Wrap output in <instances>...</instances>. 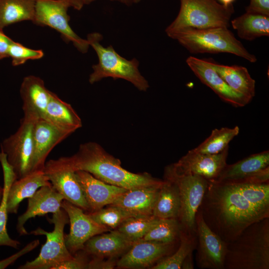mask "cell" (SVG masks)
I'll list each match as a JSON object with an SVG mask.
<instances>
[{"label":"cell","mask_w":269,"mask_h":269,"mask_svg":"<svg viewBox=\"0 0 269 269\" xmlns=\"http://www.w3.org/2000/svg\"><path fill=\"white\" fill-rule=\"evenodd\" d=\"M199 209L209 228L227 244L251 224L269 218V209L253 205L234 184L209 181Z\"/></svg>","instance_id":"obj_1"},{"label":"cell","mask_w":269,"mask_h":269,"mask_svg":"<svg viewBox=\"0 0 269 269\" xmlns=\"http://www.w3.org/2000/svg\"><path fill=\"white\" fill-rule=\"evenodd\" d=\"M60 158L74 171H86L106 183L127 189L159 185L163 183L148 173L137 174L126 170L119 159L95 142L81 144L75 154Z\"/></svg>","instance_id":"obj_2"},{"label":"cell","mask_w":269,"mask_h":269,"mask_svg":"<svg viewBox=\"0 0 269 269\" xmlns=\"http://www.w3.org/2000/svg\"><path fill=\"white\" fill-rule=\"evenodd\" d=\"M269 269V218L254 223L227 244L224 269Z\"/></svg>","instance_id":"obj_3"},{"label":"cell","mask_w":269,"mask_h":269,"mask_svg":"<svg viewBox=\"0 0 269 269\" xmlns=\"http://www.w3.org/2000/svg\"><path fill=\"white\" fill-rule=\"evenodd\" d=\"M102 39V35L98 32L87 35L89 45L95 50L98 58V63L92 66L89 83L92 84L108 77L122 79L131 83L138 90L146 91L149 84L139 70V61L136 58L128 60L122 57L112 45L104 46L101 43Z\"/></svg>","instance_id":"obj_4"},{"label":"cell","mask_w":269,"mask_h":269,"mask_svg":"<svg viewBox=\"0 0 269 269\" xmlns=\"http://www.w3.org/2000/svg\"><path fill=\"white\" fill-rule=\"evenodd\" d=\"M169 37L192 54L228 53L251 63L257 61L256 56L250 53L227 27L187 28Z\"/></svg>","instance_id":"obj_5"},{"label":"cell","mask_w":269,"mask_h":269,"mask_svg":"<svg viewBox=\"0 0 269 269\" xmlns=\"http://www.w3.org/2000/svg\"><path fill=\"white\" fill-rule=\"evenodd\" d=\"M175 19L166 28L168 36L187 28L227 27L234 12L233 5L226 6L215 0H180Z\"/></svg>","instance_id":"obj_6"},{"label":"cell","mask_w":269,"mask_h":269,"mask_svg":"<svg viewBox=\"0 0 269 269\" xmlns=\"http://www.w3.org/2000/svg\"><path fill=\"white\" fill-rule=\"evenodd\" d=\"M164 179L172 182L178 188L180 210L177 220L182 231L188 234L196 235L195 215L209 180L197 175L177 173L171 164L165 168Z\"/></svg>","instance_id":"obj_7"},{"label":"cell","mask_w":269,"mask_h":269,"mask_svg":"<svg viewBox=\"0 0 269 269\" xmlns=\"http://www.w3.org/2000/svg\"><path fill=\"white\" fill-rule=\"evenodd\" d=\"M49 223L54 225L52 232H47L40 227L30 232L35 236L44 235L46 237L45 244L42 246L39 255L31 261H27L20 266L19 269H54L60 263L72 260V255L67 248L65 242L64 227L69 223L66 211L61 208L52 213V217L48 218Z\"/></svg>","instance_id":"obj_8"},{"label":"cell","mask_w":269,"mask_h":269,"mask_svg":"<svg viewBox=\"0 0 269 269\" xmlns=\"http://www.w3.org/2000/svg\"><path fill=\"white\" fill-rule=\"evenodd\" d=\"M70 5L67 0H36L33 22L47 26L59 32L67 41L71 42L82 53L90 46L87 39L79 36L71 28L68 9Z\"/></svg>","instance_id":"obj_9"},{"label":"cell","mask_w":269,"mask_h":269,"mask_svg":"<svg viewBox=\"0 0 269 269\" xmlns=\"http://www.w3.org/2000/svg\"><path fill=\"white\" fill-rule=\"evenodd\" d=\"M34 122L23 118L16 132L4 139L1 144V150L5 154L16 179L31 172Z\"/></svg>","instance_id":"obj_10"},{"label":"cell","mask_w":269,"mask_h":269,"mask_svg":"<svg viewBox=\"0 0 269 269\" xmlns=\"http://www.w3.org/2000/svg\"><path fill=\"white\" fill-rule=\"evenodd\" d=\"M212 181L228 184L269 182V151L252 154L232 164H227Z\"/></svg>","instance_id":"obj_11"},{"label":"cell","mask_w":269,"mask_h":269,"mask_svg":"<svg viewBox=\"0 0 269 269\" xmlns=\"http://www.w3.org/2000/svg\"><path fill=\"white\" fill-rule=\"evenodd\" d=\"M196 263L201 269H224L227 243L205 223L199 208L195 215Z\"/></svg>","instance_id":"obj_12"},{"label":"cell","mask_w":269,"mask_h":269,"mask_svg":"<svg viewBox=\"0 0 269 269\" xmlns=\"http://www.w3.org/2000/svg\"><path fill=\"white\" fill-rule=\"evenodd\" d=\"M61 208L69 220V233L64 238L66 246L73 255L83 250L85 243L92 237L110 231V228L98 223L83 209L66 200H63Z\"/></svg>","instance_id":"obj_13"},{"label":"cell","mask_w":269,"mask_h":269,"mask_svg":"<svg viewBox=\"0 0 269 269\" xmlns=\"http://www.w3.org/2000/svg\"><path fill=\"white\" fill-rule=\"evenodd\" d=\"M52 187L66 200L84 211L89 207L75 171L68 167L60 158L45 162L43 170Z\"/></svg>","instance_id":"obj_14"},{"label":"cell","mask_w":269,"mask_h":269,"mask_svg":"<svg viewBox=\"0 0 269 269\" xmlns=\"http://www.w3.org/2000/svg\"><path fill=\"white\" fill-rule=\"evenodd\" d=\"M228 148L214 154L198 152L193 149L171 165L177 173L194 174L209 181L215 180L227 164Z\"/></svg>","instance_id":"obj_15"},{"label":"cell","mask_w":269,"mask_h":269,"mask_svg":"<svg viewBox=\"0 0 269 269\" xmlns=\"http://www.w3.org/2000/svg\"><path fill=\"white\" fill-rule=\"evenodd\" d=\"M186 62L201 82L225 102L235 107H244L251 101L252 99L232 89L216 72L210 61L191 56Z\"/></svg>","instance_id":"obj_16"},{"label":"cell","mask_w":269,"mask_h":269,"mask_svg":"<svg viewBox=\"0 0 269 269\" xmlns=\"http://www.w3.org/2000/svg\"><path fill=\"white\" fill-rule=\"evenodd\" d=\"M70 134L41 118L33 123L31 172L43 170L46 159L52 149Z\"/></svg>","instance_id":"obj_17"},{"label":"cell","mask_w":269,"mask_h":269,"mask_svg":"<svg viewBox=\"0 0 269 269\" xmlns=\"http://www.w3.org/2000/svg\"><path fill=\"white\" fill-rule=\"evenodd\" d=\"M175 242L164 243L138 241L116 263L118 268L142 269L152 266L162 258L172 254Z\"/></svg>","instance_id":"obj_18"},{"label":"cell","mask_w":269,"mask_h":269,"mask_svg":"<svg viewBox=\"0 0 269 269\" xmlns=\"http://www.w3.org/2000/svg\"><path fill=\"white\" fill-rule=\"evenodd\" d=\"M89 207L93 212L112 204L121 194L128 189L106 183L82 171H75Z\"/></svg>","instance_id":"obj_19"},{"label":"cell","mask_w":269,"mask_h":269,"mask_svg":"<svg viewBox=\"0 0 269 269\" xmlns=\"http://www.w3.org/2000/svg\"><path fill=\"white\" fill-rule=\"evenodd\" d=\"M27 199L26 211L17 218L16 228L19 236L29 234L24 227L27 220L36 216L57 212L61 208L62 201L64 200L63 196L51 185L41 187Z\"/></svg>","instance_id":"obj_20"},{"label":"cell","mask_w":269,"mask_h":269,"mask_svg":"<svg viewBox=\"0 0 269 269\" xmlns=\"http://www.w3.org/2000/svg\"><path fill=\"white\" fill-rule=\"evenodd\" d=\"M20 93L23 102V118L32 121L43 118L51 93L46 88L43 80L33 75L24 77Z\"/></svg>","instance_id":"obj_21"},{"label":"cell","mask_w":269,"mask_h":269,"mask_svg":"<svg viewBox=\"0 0 269 269\" xmlns=\"http://www.w3.org/2000/svg\"><path fill=\"white\" fill-rule=\"evenodd\" d=\"M161 185L128 189L111 205L122 208L135 217L152 216L153 207Z\"/></svg>","instance_id":"obj_22"},{"label":"cell","mask_w":269,"mask_h":269,"mask_svg":"<svg viewBox=\"0 0 269 269\" xmlns=\"http://www.w3.org/2000/svg\"><path fill=\"white\" fill-rule=\"evenodd\" d=\"M133 243L115 230L92 237L85 243L83 250L93 257L112 258L130 249Z\"/></svg>","instance_id":"obj_23"},{"label":"cell","mask_w":269,"mask_h":269,"mask_svg":"<svg viewBox=\"0 0 269 269\" xmlns=\"http://www.w3.org/2000/svg\"><path fill=\"white\" fill-rule=\"evenodd\" d=\"M43 170L31 172L11 184L8 191L6 209L8 213L16 214L20 202L31 197L41 187L50 185Z\"/></svg>","instance_id":"obj_24"},{"label":"cell","mask_w":269,"mask_h":269,"mask_svg":"<svg viewBox=\"0 0 269 269\" xmlns=\"http://www.w3.org/2000/svg\"><path fill=\"white\" fill-rule=\"evenodd\" d=\"M43 118L70 134L82 126L81 118L71 105L52 92Z\"/></svg>","instance_id":"obj_25"},{"label":"cell","mask_w":269,"mask_h":269,"mask_svg":"<svg viewBox=\"0 0 269 269\" xmlns=\"http://www.w3.org/2000/svg\"><path fill=\"white\" fill-rule=\"evenodd\" d=\"M218 75L234 91L251 99L255 95V80L246 68L241 66H228L210 61Z\"/></svg>","instance_id":"obj_26"},{"label":"cell","mask_w":269,"mask_h":269,"mask_svg":"<svg viewBox=\"0 0 269 269\" xmlns=\"http://www.w3.org/2000/svg\"><path fill=\"white\" fill-rule=\"evenodd\" d=\"M180 200L178 188L172 182L164 179L159 187L152 210L158 219H178Z\"/></svg>","instance_id":"obj_27"},{"label":"cell","mask_w":269,"mask_h":269,"mask_svg":"<svg viewBox=\"0 0 269 269\" xmlns=\"http://www.w3.org/2000/svg\"><path fill=\"white\" fill-rule=\"evenodd\" d=\"M233 28L238 36L252 41L261 36L269 35V16L263 14L246 12L231 20Z\"/></svg>","instance_id":"obj_28"},{"label":"cell","mask_w":269,"mask_h":269,"mask_svg":"<svg viewBox=\"0 0 269 269\" xmlns=\"http://www.w3.org/2000/svg\"><path fill=\"white\" fill-rule=\"evenodd\" d=\"M36 0H0V30L25 20L33 21Z\"/></svg>","instance_id":"obj_29"},{"label":"cell","mask_w":269,"mask_h":269,"mask_svg":"<svg viewBox=\"0 0 269 269\" xmlns=\"http://www.w3.org/2000/svg\"><path fill=\"white\" fill-rule=\"evenodd\" d=\"M0 162L3 174V194L0 204V247L7 246L18 249L20 243L12 239L8 234L6 224L7 214L6 199L9 188L12 182L16 179V175L11 165L8 163L5 154L0 152Z\"/></svg>","instance_id":"obj_30"},{"label":"cell","mask_w":269,"mask_h":269,"mask_svg":"<svg viewBox=\"0 0 269 269\" xmlns=\"http://www.w3.org/2000/svg\"><path fill=\"white\" fill-rule=\"evenodd\" d=\"M197 245L196 235H190L181 230L179 245L176 251L158 261L151 269H180L182 264L191 253L195 250Z\"/></svg>","instance_id":"obj_31"},{"label":"cell","mask_w":269,"mask_h":269,"mask_svg":"<svg viewBox=\"0 0 269 269\" xmlns=\"http://www.w3.org/2000/svg\"><path fill=\"white\" fill-rule=\"evenodd\" d=\"M238 126L233 128L227 127L215 129L210 136L202 143L193 149L198 152L207 154H217L228 147L229 142L239 133Z\"/></svg>","instance_id":"obj_32"},{"label":"cell","mask_w":269,"mask_h":269,"mask_svg":"<svg viewBox=\"0 0 269 269\" xmlns=\"http://www.w3.org/2000/svg\"><path fill=\"white\" fill-rule=\"evenodd\" d=\"M181 230L177 219H159L157 223L138 241L174 243L180 239Z\"/></svg>","instance_id":"obj_33"},{"label":"cell","mask_w":269,"mask_h":269,"mask_svg":"<svg viewBox=\"0 0 269 269\" xmlns=\"http://www.w3.org/2000/svg\"><path fill=\"white\" fill-rule=\"evenodd\" d=\"M158 220L153 216L130 217L118 227L117 230L129 240L134 243L141 239Z\"/></svg>","instance_id":"obj_34"},{"label":"cell","mask_w":269,"mask_h":269,"mask_svg":"<svg viewBox=\"0 0 269 269\" xmlns=\"http://www.w3.org/2000/svg\"><path fill=\"white\" fill-rule=\"evenodd\" d=\"M96 211L88 213L89 216L99 224L110 229L118 228L130 217H135L124 209L114 205H108Z\"/></svg>","instance_id":"obj_35"},{"label":"cell","mask_w":269,"mask_h":269,"mask_svg":"<svg viewBox=\"0 0 269 269\" xmlns=\"http://www.w3.org/2000/svg\"><path fill=\"white\" fill-rule=\"evenodd\" d=\"M235 184L242 195L253 205L269 209V182Z\"/></svg>","instance_id":"obj_36"},{"label":"cell","mask_w":269,"mask_h":269,"mask_svg":"<svg viewBox=\"0 0 269 269\" xmlns=\"http://www.w3.org/2000/svg\"><path fill=\"white\" fill-rule=\"evenodd\" d=\"M43 55L42 50L29 48L14 41H12L8 51V57L11 58L12 64L14 66L23 64L28 60L40 59Z\"/></svg>","instance_id":"obj_37"},{"label":"cell","mask_w":269,"mask_h":269,"mask_svg":"<svg viewBox=\"0 0 269 269\" xmlns=\"http://www.w3.org/2000/svg\"><path fill=\"white\" fill-rule=\"evenodd\" d=\"M88 255L83 250L76 252L72 260L63 262L57 265L54 269H87L89 261Z\"/></svg>","instance_id":"obj_38"},{"label":"cell","mask_w":269,"mask_h":269,"mask_svg":"<svg viewBox=\"0 0 269 269\" xmlns=\"http://www.w3.org/2000/svg\"><path fill=\"white\" fill-rule=\"evenodd\" d=\"M40 244L39 240H33L25 247L21 250L12 255V256L2 260L0 261V269H4L7 268L10 265L14 263L18 259L32 251L35 249Z\"/></svg>","instance_id":"obj_39"},{"label":"cell","mask_w":269,"mask_h":269,"mask_svg":"<svg viewBox=\"0 0 269 269\" xmlns=\"http://www.w3.org/2000/svg\"><path fill=\"white\" fill-rule=\"evenodd\" d=\"M246 12L258 13L269 16V0H250Z\"/></svg>","instance_id":"obj_40"},{"label":"cell","mask_w":269,"mask_h":269,"mask_svg":"<svg viewBox=\"0 0 269 269\" xmlns=\"http://www.w3.org/2000/svg\"><path fill=\"white\" fill-rule=\"evenodd\" d=\"M116 264L112 261H104L102 258L93 257L89 260L87 269H113Z\"/></svg>","instance_id":"obj_41"},{"label":"cell","mask_w":269,"mask_h":269,"mask_svg":"<svg viewBox=\"0 0 269 269\" xmlns=\"http://www.w3.org/2000/svg\"><path fill=\"white\" fill-rule=\"evenodd\" d=\"M13 40L0 30V60L8 57V51Z\"/></svg>","instance_id":"obj_42"},{"label":"cell","mask_w":269,"mask_h":269,"mask_svg":"<svg viewBox=\"0 0 269 269\" xmlns=\"http://www.w3.org/2000/svg\"><path fill=\"white\" fill-rule=\"evenodd\" d=\"M181 269H193L194 263L193 260V253H190L184 260Z\"/></svg>","instance_id":"obj_43"},{"label":"cell","mask_w":269,"mask_h":269,"mask_svg":"<svg viewBox=\"0 0 269 269\" xmlns=\"http://www.w3.org/2000/svg\"><path fill=\"white\" fill-rule=\"evenodd\" d=\"M70 5V7L76 10H81L85 5L83 0H67Z\"/></svg>","instance_id":"obj_44"},{"label":"cell","mask_w":269,"mask_h":269,"mask_svg":"<svg viewBox=\"0 0 269 269\" xmlns=\"http://www.w3.org/2000/svg\"><path fill=\"white\" fill-rule=\"evenodd\" d=\"M111 1H115L119 2L127 5H130L134 4H136L142 0H110Z\"/></svg>","instance_id":"obj_45"},{"label":"cell","mask_w":269,"mask_h":269,"mask_svg":"<svg viewBox=\"0 0 269 269\" xmlns=\"http://www.w3.org/2000/svg\"><path fill=\"white\" fill-rule=\"evenodd\" d=\"M219 0L221 2L222 4L224 5V6H228L232 5V2L235 0Z\"/></svg>","instance_id":"obj_46"},{"label":"cell","mask_w":269,"mask_h":269,"mask_svg":"<svg viewBox=\"0 0 269 269\" xmlns=\"http://www.w3.org/2000/svg\"><path fill=\"white\" fill-rule=\"evenodd\" d=\"M3 194V187L0 186V204L2 201V196Z\"/></svg>","instance_id":"obj_47"},{"label":"cell","mask_w":269,"mask_h":269,"mask_svg":"<svg viewBox=\"0 0 269 269\" xmlns=\"http://www.w3.org/2000/svg\"><path fill=\"white\" fill-rule=\"evenodd\" d=\"M98 0H83L85 4H90Z\"/></svg>","instance_id":"obj_48"}]
</instances>
